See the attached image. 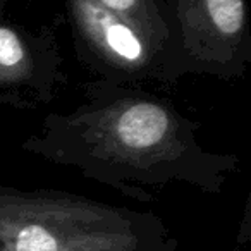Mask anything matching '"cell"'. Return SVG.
Masks as SVG:
<instances>
[{
  "label": "cell",
  "instance_id": "6da1fadb",
  "mask_svg": "<svg viewBox=\"0 0 251 251\" xmlns=\"http://www.w3.org/2000/svg\"><path fill=\"white\" fill-rule=\"evenodd\" d=\"M200 127L145 86L95 79L73 110L45 115L21 150L141 203L172 184L220 195L243 162L203 147Z\"/></svg>",
  "mask_w": 251,
  "mask_h": 251
},
{
  "label": "cell",
  "instance_id": "7a4b0ae2",
  "mask_svg": "<svg viewBox=\"0 0 251 251\" xmlns=\"http://www.w3.org/2000/svg\"><path fill=\"white\" fill-rule=\"evenodd\" d=\"M153 212L50 188L0 184V251H177Z\"/></svg>",
  "mask_w": 251,
  "mask_h": 251
},
{
  "label": "cell",
  "instance_id": "3957f363",
  "mask_svg": "<svg viewBox=\"0 0 251 251\" xmlns=\"http://www.w3.org/2000/svg\"><path fill=\"white\" fill-rule=\"evenodd\" d=\"M64 7L76 59L97 79L133 86L181 79L162 47L95 0H64Z\"/></svg>",
  "mask_w": 251,
  "mask_h": 251
},
{
  "label": "cell",
  "instance_id": "277c9868",
  "mask_svg": "<svg viewBox=\"0 0 251 251\" xmlns=\"http://www.w3.org/2000/svg\"><path fill=\"white\" fill-rule=\"evenodd\" d=\"M174 28L181 76L236 81L251 64V21L246 0H165Z\"/></svg>",
  "mask_w": 251,
  "mask_h": 251
},
{
  "label": "cell",
  "instance_id": "5b68a950",
  "mask_svg": "<svg viewBox=\"0 0 251 251\" xmlns=\"http://www.w3.org/2000/svg\"><path fill=\"white\" fill-rule=\"evenodd\" d=\"M66 83V59L53 28L31 29L0 18V95L9 107L49 105Z\"/></svg>",
  "mask_w": 251,
  "mask_h": 251
},
{
  "label": "cell",
  "instance_id": "8992f818",
  "mask_svg": "<svg viewBox=\"0 0 251 251\" xmlns=\"http://www.w3.org/2000/svg\"><path fill=\"white\" fill-rule=\"evenodd\" d=\"M108 12L119 16L143 31L151 42L169 53L179 77L177 60L174 53V28H172L171 11L165 0H95Z\"/></svg>",
  "mask_w": 251,
  "mask_h": 251
},
{
  "label": "cell",
  "instance_id": "52a82bcc",
  "mask_svg": "<svg viewBox=\"0 0 251 251\" xmlns=\"http://www.w3.org/2000/svg\"><path fill=\"white\" fill-rule=\"evenodd\" d=\"M9 2H11V0H0V18H4V12H5V9H7ZM23 2H31V0H23Z\"/></svg>",
  "mask_w": 251,
  "mask_h": 251
},
{
  "label": "cell",
  "instance_id": "ba28073f",
  "mask_svg": "<svg viewBox=\"0 0 251 251\" xmlns=\"http://www.w3.org/2000/svg\"><path fill=\"white\" fill-rule=\"evenodd\" d=\"M7 107H9V101L5 100V98L2 97V95H0V112L4 110V108H7ZM9 108H11V107H9Z\"/></svg>",
  "mask_w": 251,
  "mask_h": 251
}]
</instances>
